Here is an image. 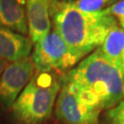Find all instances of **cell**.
I'll return each instance as SVG.
<instances>
[{
    "label": "cell",
    "instance_id": "6da1fadb",
    "mask_svg": "<svg viewBox=\"0 0 124 124\" xmlns=\"http://www.w3.org/2000/svg\"><path fill=\"white\" fill-rule=\"evenodd\" d=\"M62 81L85 104L100 112L124 100L122 69L111 62L98 48L63 74Z\"/></svg>",
    "mask_w": 124,
    "mask_h": 124
},
{
    "label": "cell",
    "instance_id": "7a4b0ae2",
    "mask_svg": "<svg viewBox=\"0 0 124 124\" xmlns=\"http://www.w3.org/2000/svg\"><path fill=\"white\" fill-rule=\"evenodd\" d=\"M50 17L53 29L83 58L99 48L109 31L118 25L113 17L101 11H81L72 0H51Z\"/></svg>",
    "mask_w": 124,
    "mask_h": 124
},
{
    "label": "cell",
    "instance_id": "3957f363",
    "mask_svg": "<svg viewBox=\"0 0 124 124\" xmlns=\"http://www.w3.org/2000/svg\"><path fill=\"white\" fill-rule=\"evenodd\" d=\"M62 74L36 72L14 102L12 111L21 124H41L52 115L61 89Z\"/></svg>",
    "mask_w": 124,
    "mask_h": 124
},
{
    "label": "cell",
    "instance_id": "277c9868",
    "mask_svg": "<svg viewBox=\"0 0 124 124\" xmlns=\"http://www.w3.org/2000/svg\"><path fill=\"white\" fill-rule=\"evenodd\" d=\"M31 57L36 72H57L62 75L83 59L66 44L54 29L36 42Z\"/></svg>",
    "mask_w": 124,
    "mask_h": 124
},
{
    "label": "cell",
    "instance_id": "5b68a950",
    "mask_svg": "<svg viewBox=\"0 0 124 124\" xmlns=\"http://www.w3.org/2000/svg\"><path fill=\"white\" fill-rule=\"evenodd\" d=\"M55 111L58 119L66 124H99L101 113L85 104L62 81L55 103Z\"/></svg>",
    "mask_w": 124,
    "mask_h": 124
},
{
    "label": "cell",
    "instance_id": "8992f818",
    "mask_svg": "<svg viewBox=\"0 0 124 124\" xmlns=\"http://www.w3.org/2000/svg\"><path fill=\"white\" fill-rule=\"evenodd\" d=\"M35 74L31 56L9 62L0 78V102L12 108L14 102Z\"/></svg>",
    "mask_w": 124,
    "mask_h": 124
},
{
    "label": "cell",
    "instance_id": "52a82bcc",
    "mask_svg": "<svg viewBox=\"0 0 124 124\" xmlns=\"http://www.w3.org/2000/svg\"><path fill=\"white\" fill-rule=\"evenodd\" d=\"M26 14L29 39L35 44L52 30L50 0H27Z\"/></svg>",
    "mask_w": 124,
    "mask_h": 124
},
{
    "label": "cell",
    "instance_id": "ba28073f",
    "mask_svg": "<svg viewBox=\"0 0 124 124\" xmlns=\"http://www.w3.org/2000/svg\"><path fill=\"white\" fill-rule=\"evenodd\" d=\"M32 42L29 37L0 26V58L13 62L30 55Z\"/></svg>",
    "mask_w": 124,
    "mask_h": 124
},
{
    "label": "cell",
    "instance_id": "9c48e42d",
    "mask_svg": "<svg viewBox=\"0 0 124 124\" xmlns=\"http://www.w3.org/2000/svg\"><path fill=\"white\" fill-rule=\"evenodd\" d=\"M27 0H0V26L21 35L28 34Z\"/></svg>",
    "mask_w": 124,
    "mask_h": 124
},
{
    "label": "cell",
    "instance_id": "30bf717a",
    "mask_svg": "<svg viewBox=\"0 0 124 124\" xmlns=\"http://www.w3.org/2000/svg\"><path fill=\"white\" fill-rule=\"evenodd\" d=\"M111 62L122 69L124 56V28L119 24L112 28L98 48Z\"/></svg>",
    "mask_w": 124,
    "mask_h": 124
},
{
    "label": "cell",
    "instance_id": "8fae6325",
    "mask_svg": "<svg viewBox=\"0 0 124 124\" xmlns=\"http://www.w3.org/2000/svg\"><path fill=\"white\" fill-rule=\"evenodd\" d=\"M114 1L115 0H72L73 4L77 8L86 13L102 11L113 4Z\"/></svg>",
    "mask_w": 124,
    "mask_h": 124
},
{
    "label": "cell",
    "instance_id": "7c38bea8",
    "mask_svg": "<svg viewBox=\"0 0 124 124\" xmlns=\"http://www.w3.org/2000/svg\"><path fill=\"white\" fill-rule=\"evenodd\" d=\"M104 15L111 16L120 27L124 28V0H118L101 11Z\"/></svg>",
    "mask_w": 124,
    "mask_h": 124
},
{
    "label": "cell",
    "instance_id": "4fadbf2b",
    "mask_svg": "<svg viewBox=\"0 0 124 124\" xmlns=\"http://www.w3.org/2000/svg\"><path fill=\"white\" fill-rule=\"evenodd\" d=\"M108 117L109 124H124V100L108 109Z\"/></svg>",
    "mask_w": 124,
    "mask_h": 124
},
{
    "label": "cell",
    "instance_id": "5bb4252c",
    "mask_svg": "<svg viewBox=\"0 0 124 124\" xmlns=\"http://www.w3.org/2000/svg\"><path fill=\"white\" fill-rule=\"evenodd\" d=\"M8 63L9 62H8L6 60L2 59V58H0V78H1V76H2V75H3L5 69H6V67L8 66Z\"/></svg>",
    "mask_w": 124,
    "mask_h": 124
},
{
    "label": "cell",
    "instance_id": "9a60e30c",
    "mask_svg": "<svg viewBox=\"0 0 124 124\" xmlns=\"http://www.w3.org/2000/svg\"><path fill=\"white\" fill-rule=\"evenodd\" d=\"M122 72H123V75H124V56H123V61H122Z\"/></svg>",
    "mask_w": 124,
    "mask_h": 124
}]
</instances>
